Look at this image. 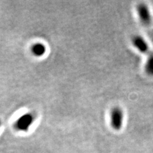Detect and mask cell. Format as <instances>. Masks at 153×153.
I'll use <instances>...</instances> for the list:
<instances>
[{
  "mask_svg": "<svg viewBox=\"0 0 153 153\" xmlns=\"http://www.w3.org/2000/svg\"><path fill=\"white\" fill-rule=\"evenodd\" d=\"M133 44L142 53H149V47L146 40L140 35H135L131 39Z\"/></svg>",
  "mask_w": 153,
  "mask_h": 153,
  "instance_id": "3957f363",
  "label": "cell"
},
{
  "mask_svg": "<svg viewBox=\"0 0 153 153\" xmlns=\"http://www.w3.org/2000/svg\"><path fill=\"white\" fill-rule=\"evenodd\" d=\"M123 112L119 107H114L111 111V124L116 130H119L123 122Z\"/></svg>",
  "mask_w": 153,
  "mask_h": 153,
  "instance_id": "6da1fadb",
  "label": "cell"
},
{
  "mask_svg": "<svg viewBox=\"0 0 153 153\" xmlns=\"http://www.w3.org/2000/svg\"><path fill=\"white\" fill-rule=\"evenodd\" d=\"M34 51L35 52L36 54H42V52L44 51V48H43V47L42 45H36L35 47Z\"/></svg>",
  "mask_w": 153,
  "mask_h": 153,
  "instance_id": "5b68a950",
  "label": "cell"
},
{
  "mask_svg": "<svg viewBox=\"0 0 153 153\" xmlns=\"http://www.w3.org/2000/svg\"><path fill=\"white\" fill-rule=\"evenodd\" d=\"M145 70L147 75L153 76V52L149 54L145 66Z\"/></svg>",
  "mask_w": 153,
  "mask_h": 153,
  "instance_id": "277c9868",
  "label": "cell"
},
{
  "mask_svg": "<svg viewBox=\"0 0 153 153\" xmlns=\"http://www.w3.org/2000/svg\"><path fill=\"white\" fill-rule=\"evenodd\" d=\"M137 10L141 22L145 26L151 25L152 18L149 9L145 3H140L137 6Z\"/></svg>",
  "mask_w": 153,
  "mask_h": 153,
  "instance_id": "7a4b0ae2",
  "label": "cell"
}]
</instances>
